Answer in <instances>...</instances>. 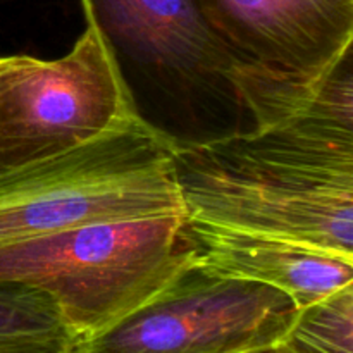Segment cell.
I'll use <instances>...</instances> for the list:
<instances>
[{
	"label": "cell",
	"instance_id": "obj_5",
	"mask_svg": "<svg viewBox=\"0 0 353 353\" xmlns=\"http://www.w3.org/2000/svg\"><path fill=\"white\" fill-rule=\"evenodd\" d=\"M238 68L255 124L299 105L353 48V0H196Z\"/></svg>",
	"mask_w": 353,
	"mask_h": 353
},
{
	"label": "cell",
	"instance_id": "obj_7",
	"mask_svg": "<svg viewBox=\"0 0 353 353\" xmlns=\"http://www.w3.org/2000/svg\"><path fill=\"white\" fill-rule=\"evenodd\" d=\"M86 23L164 85L212 88L238 102V68L196 0H81Z\"/></svg>",
	"mask_w": 353,
	"mask_h": 353
},
{
	"label": "cell",
	"instance_id": "obj_11",
	"mask_svg": "<svg viewBox=\"0 0 353 353\" xmlns=\"http://www.w3.org/2000/svg\"><path fill=\"white\" fill-rule=\"evenodd\" d=\"M268 353H288V352H286L285 348L278 347V348H274V350H271V352H268Z\"/></svg>",
	"mask_w": 353,
	"mask_h": 353
},
{
	"label": "cell",
	"instance_id": "obj_2",
	"mask_svg": "<svg viewBox=\"0 0 353 353\" xmlns=\"http://www.w3.org/2000/svg\"><path fill=\"white\" fill-rule=\"evenodd\" d=\"M195 262L186 216L83 224L0 248V283L54 299L79 338L126 317Z\"/></svg>",
	"mask_w": 353,
	"mask_h": 353
},
{
	"label": "cell",
	"instance_id": "obj_9",
	"mask_svg": "<svg viewBox=\"0 0 353 353\" xmlns=\"http://www.w3.org/2000/svg\"><path fill=\"white\" fill-rule=\"evenodd\" d=\"M74 343L52 296L0 283V353H72Z\"/></svg>",
	"mask_w": 353,
	"mask_h": 353
},
{
	"label": "cell",
	"instance_id": "obj_10",
	"mask_svg": "<svg viewBox=\"0 0 353 353\" xmlns=\"http://www.w3.org/2000/svg\"><path fill=\"white\" fill-rule=\"evenodd\" d=\"M279 347L288 353H353V283L299 309Z\"/></svg>",
	"mask_w": 353,
	"mask_h": 353
},
{
	"label": "cell",
	"instance_id": "obj_3",
	"mask_svg": "<svg viewBox=\"0 0 353 353\" xmlns=\"http://www.w3.org/2000/svg\"><path fill=\"white\" fill-rule=\"evenodd\" d=\"M172 145L140 116L65 154L0 174V248L83 224L186 216Z\"/></svg>",
	"mask_w": 353,
	"mask_h": 353
},
{
	"label": "cell",
	"instance_id": "obj_1",
	"mask_svg": "<svg viewBox=\"0 0 353 353\" xmlns=\"http://www.w3.org/2000/svg\"><path fill=\"white\" fill-rule=\"evenodd\" d=\"M352 50L288 116L172 145L186 219L353 259Z\"/></svg>",
	"mask_w": 353,
	"mask_h": 353
},
{
	"label": "cell",
	"instance_id": "obj_8",
	"mask_svg": "<svg viewBox=\"0 0 353 353\" xmlns=\"http://www.w3.org/2000/svg\"><path fill=\"white\" fill-rule=\"evenodd\" d=\"M195 264L286 293L299 309L353 283V259L264 234L186 219Z\"/></svg>",
	"mask_w": 353,
	"mask_h": 353
},
{
	"label": "cell",
	"instance_id": "obj_4",
	"mask_svg": "<svg viewBox=\"0 0 353 353\" xmlns=\"http://www.w3.org/2000/svg\"><path fill=\"white\" fill-rule=\"evenodd\" d=\"M140 117L95 24L64 57H0V174L65 154Z\"/></svg>",
	"mask_w": 353,
	"mask_h": 353
},
{
	"label": "cell",
	"instance_id": "obj_6",
	"mask_svg": "<svg viewBox=\"0 0 353 353\" xmlns=\"http://www.w3.org/2000/svg\"><path fill=\"white\" fill-rule=\"evenodd\" d=\"M296 312L272 286L193 262L126 317L76 340L72 353H268L285 340Z\"/></svg>",
	"mask_w": 353,
	"mask_h": 353
}]
</instances>
